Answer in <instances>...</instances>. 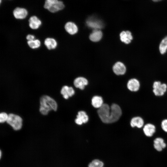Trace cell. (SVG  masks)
Wrapping results in <instances>:
<instances>
[{"instance_id":"15","label":"cell","mask_w":167,"mask_h":167,"mask_svg":"<svg viewBox=\"0 0 167 167\" xmlns=\"http://www.w3.org/2000/svg\"><path fill=\"white\" fill-rule=\"evenodd\" d=\"M28 21L30 27L33 29L38 28L41 24V21L35 16L30 17Z\"/></svg>"},{"instance_id":"28","label":"cell","mask_w":167,"mask_h":167,"mask_svg":"<svg viewBox=\"0 0 167 167\" xmlns=\"http://www.w3.org/2000/svg\"><path fill=\"white\" fill-rule=\"evenodd\" d=\"M154 2H158L161 1L162 0H152Z\"/></svg>"},{"instance_id":"25","label":"cell","mask_w":167,"mask_h":167,"mask_svg":"<svg viewBox=\"0 0 167 167\" xmlns=\"http://www.w3.org/2000/svg\"><path fill=\"white\" fill-rule=\"evenodd\" d=\"M8 117V115L5 112L1 113L0 114V122L4 123L7 121Z\"/></svg>"},{"instance_id":"7","label":"cell","mask_w":167,"mask_h":167,"mask_svg":"<svg viewBox=\"0 0 167 167\" xmlns=\"http://www.w3.org/2000/svg\"><path fill=\"white\" fill-rule=\"evenodd\" d=\"M13 14L16 19H24L27 16L28 11L25 8L18 7L13 11Z\"/></svg>"},{"instance_id":"11","label":"cell","mask_w":167,"mask_h":167,"mask_svg":"<svg viewBox=\"0 0 167 167\" xmlns=\"http://www.w3.org/2000/svg\"><path fill=\"white\" fill-rule=\"evenodd\" d=\"M154 147L157 151L160 152L166 147L164 139L161 138H157L154 141Z\"/></svg>"},{"instance_id":"8","label":"cell","mask_w":167,"mask_h":167,"mask_svg":"<svg viewBox=\"0 0 167 167\" xmlns=\"http://www.w3.org/2000/svg\"><path fill=\"white\" fill-rule=\"evenodd\" d=\"M88 120V117L86 112L83 111H81L78 112L75 122L78 125H81L83 123L87 122Z\"/></svg>"},{"instance_id":"22","label":"cell","mask_w":167,"mask_h":167,"mask_svg":"<svg viewBox=\"0 0 167 167\" xmlns=\"http://www.w3.org/2000/svg\"><path fill=\"white\" fill-rule=\"evenodd\" d=\"M159 51L161 54H164L167 49V36L161 41L159 47Z\"/></svg>"},{"instance_id":"20","label":"cell","mask_w":167,"mask_h":167,"mask_svg":"<svg viewBox=\"0 0 167 167\" xmlns=\"http://www.w3.org/2000/svg\"><path fill=\"white\" fill-rule=\"evenodd\" d=\"M92 104L95 108H100L103 104L102 98L99 96H94L92 100Z\"/></svg>"},{"instance_id":"18","label":"cell","mask_w":167,"mask_h":167,"mask_svg":"<svg viewBox=\"0 0 167 167\" xmlns=\"http://www.w3.org/2000/svg\"><path fill=\"white\" fill-rule=\"evenodd\" d=\"M102 36V33L100 30L98 29H95L90 35L89 38L92 41L97 42L101 39Z\"/></svg>"},{"instance_id":"26","label":"cell","mask_w":167,"mask_h":167,"mask_svg":"<svg viewBox=\"0 0 167 167\" xmlns=\"http://www.w3.org/2000/svg\"><path fill=\"white\" fill-rule=\"evenodd\" d=\"M161 127L164 131L167 132V119L164 120L162 121Z\"/></svg>"},{"instance_id":"21","label":"cell","mask_w":167,"mask_h":167,"mask_svg":"<svg viewBox=\"0 0 167 167\" xmlns=\"http://www.w3.org/2000/svg\"><path fill=\"white\" fill-rule=\"evenodd\" d=\"M44 44L49 49H54L57 46V42L56 40L50 38H48L45 39Z\"/></svg>"},{"instance_id":"24","label":"cell","mask_w":167,"mask_h":167,"mask_svg":"<svg viewBox=\"0 0 167 167\" xmlns=\"http://www.w3.org/2000/svg\"><path fill=\"white\" fill-rule=\"evenodd\" d=\"M104 163L100 160L97 159L94 160L90 163L88 167H103Z\"/></svg>"},{"instance_id":"13","label":"cell","mask_w":167,"mask_h":167,"mask_svg":"<svg viewBox=\"0 0 167 167\" xmlns=\"http://www.w3.org/2000/svg\"><path fill=\"white\" fill-rule=\"evenodd\" d=\"M140 84L139 81L135 79H132L129 80L127 84L128 88L131 91L135 92L139 89Z\"/></svg>"},{"instance_id":"16","label":"cell","mask_w":167,"mask_h":167,"mask_svg":"<svg viewBox=\"0 0 167 167\" xmlns=\"http://www.w3.org/2000/svg\"><path fill=\"white\" fill-rule=\"evenodd\" d=\"M65 28L69 33L71 35L76 33L78 31V28L76 25L74 23L71 22H68L66 24Z\"/></svg>"},{"instance_id":"19","label":"cell","mask_w":167,"mask_h":167,"mask_svg":"<svg viewBox=\"0 0 167 167\" xmlns=\"http://www.w3.org/2000/svg\"><path fill=\"white\" fill-rule=\"evenodd\" d=\"M130 123L132 127L136 126L138 128H141L143 126L144 122L142 118L137 117L132 118Z\"/></svg>"},{"instance_id":"1","label":"cell","mask_w":167,"mask_h":167,"mask_svg":"<svg viewBox=\"0 0 167 167\" xmlns=\"http://www.w3.org/2000/svg\"><path fill=\"white\" fill-rule=\"evenodd\" d=\"M98 115L103 122L110 123L117 121L122 115V110L119 105L113 104L110 107L106 104L97 110Z\"/></svg>"},{"instance_id":"14","label":"cell","mask_w":167,"mask_h":167,"mask_svg":"<svg viewBox=\"0 0 167 167\" xmlns=\"http://www.w3.org/2000/svg\"><path fill=\"white\" fill-rule=\"evenodd\" d=\"M120 36L121 41L126 44L130 43L133 39L131 32L128 31L122 32Z\"/></svg>"},{"instance_id":"6","label":"cell","mask_w":167,"mask_h":167,"mask_svg":"<svg viewBox=\"0 0 167 167\" xmlns=\"http://www.w3.org/2000/svg\"><path fill=\"white\" fill-rule=\"evenodd\" d=\"M86 24L88 26L94 29V30L101 28L103 27V24L101 21L93 17L89 18L87 20Z\"/></svg>"},{"instance_id":"12","label":"cell","mask_w":167,"mask_h":167,"mask_svg":"<svg viewBox=\"0 0 167 167\" xmlns=\"http://www.w3.org/2000/svg\"><path fill=\"white\" fill-rule=\"evenodd\" d=\"M74 84L76 88L83 90L84 89L85 86L88 84V81L84 78L79 77L75 79Z\"/></svg>"},{"instance_id":"3","label":"cell","mask_w":167,"mask_h":167,"mask_svg":"<svg viewBox=\"0 0 167 167\" xmlns=\"http://www.w3.org/2000/svg\"><path fill=\"white\" fill-rule=\"evenodd\" d=\"M44 7L52 13L62 10L64 5L62 1L58 0H45Z\"/></svg>"},{"instance_id":"29","label":"cell","mask_w":167,"mask_h":167,"mask_svg":"<svg viewBox=\"0 0 167 167\" xmlns=\"http://www.w3.org/2000/svg\"><path fill=\"white\" fill-rule=\"evenodd\" d=\"M1 152H0V157H1Z\"/></svg>"},{"instance_id":"5","label":"cell","mask_w":167,"mask_h":167,"mask_svg":"<svg viewBox=\"0 0 167 167\" xmlns=\"http://www.w3.org/2000/svg\"><path fill=\"white\" fill-rule=\"evenodd\" d=\"M153 92L155 95L161 96L166 92L167 85L165 84H162L160 81H156L153 85Z\"/></svg>"},{"instance_id":"2","label":"cell","mask_w":167,"mask_h":167,"mask_svg":"<svg viewBox=\"0 0 167 167\" xmlns=\"http://www.w3.org/2000/svg\"><path fill=\"white\" fill-rule=\"evenodd\" d=\"M40 111L44 115H47L49 112L52 110L56 111L57 104L56 101L52 98L47 95L42 96L40 100Z\"/></svg>"},{"instance_id":"23","label":"cell","mask_w":167,"mask_h":167,"mask_svg":"<svg viewBox=\"0 0 167 167\" xmlns=\"http://www.w3.org/2000/svg\"><path fill=\"white\" fill-rule=\"evenodd\" d=\"M27 43L29 46L31 48L33 49L39 47L41 45L40 41L38 39L28 41Z\"/></svg>"},{"instance_id":"27","label":"cell","mask_w":167,"mask_h":167,"mask_svg":"<svg viewBox=\"0 0 167 167\" xmlns=\"http://www.w3.org/2000/svg\"><path fill=\"white\" fill-rule=\"evenodd\" d=\"M35 37L33 35H28L26 36V39L28 41H31L34 40Z\"/></svg>"},{"instance_id":"4","label":"cell","mask_w":167,"mask_h":167,"mask_svg":"<svg viewBox=\"0 0 167 167\" xmlns=\"http://www.w3.org/2000/svg\"><path fill=\"white\" fill-rule=\"evenodd\" d=\"M6 122L15 130H19L22 128V119L18 115L13 113L9 114Z\"/></svg>"},{"instance_id":"17","label":"cell","mask_w":167,"mask_h":167,"mask_svg":"<svg viewBox=\"0 0 167 167\" xmlns=\"http://www.w3.org/2000/svg\"><path fill=\"white\" fill-rule=\"evenodd\" d=\"M155 127L154 125L151 124H148L144 126L143 131L146 136L151 137L155 132Z\"/></svg>"},{"instance_id":"9","label":"cell","mask_w":167,"mask_h":167,"mask_svg":"<svg viewBox=\"0 0 167 167\" xmlns=\"http://www.w3.org/2000/svg\"><path fill=\"white\" fill-rule=\"evenodd\" d=\"M113 71L117 75H123L126 72V68L123 63L120 62H118L113 66Z\"/></svg>"},{"instance_id":"10","label":"cell","mask_w":167,"mask_h":167,"mask_svg":"<svg viewBox=\"0 0 167 167\" xmlns=\"http://www.w3.org/2000/svg\"><path fill=\"white\" fill-rule=\"evenodd\" d=\"M61 93L64 98L67 99L69 97H71L74 95L75 91L72 87L64 86L62 88Z\"/></svg>"}]
</instances>
